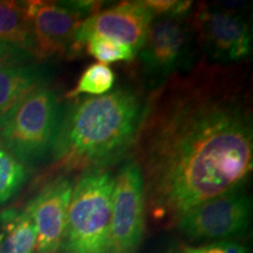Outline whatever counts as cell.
<instances>
[{"label":"cell","instance_id":"cell-16","mask_svg":"<svg viewBox=\"0 0 253 253\" xmlns=\"http://www.w3.org/2000/svg\"><path fill=\"white\" fill-rule=\"evenodd\" d=\"M26 179L24 164L0 144V205L17 194Z\"/></svg>","mask_w":253,"mask_h":253},{"label":"cell","instance_id":"cell-13","mask_svg":"<svg viewBox=\"0 0 253 253\" xmlns=\"http://www.w3.org/2000/svg\"><path fill=\"white\" fill-rule=\"evenodd\" d=\"M37 230L26 210L8 209L0 216V253H33Z\"/></svg>","mask_w":253,"mask_h":253},{"label":"cell","instance_id":"cell-6","mask_svg":"<svg viewBox=\"0 0 253 253\" xmlns=\"http://www.w3.org/2000/svg\"><path fill=\"white\" fill-rule=\"evenodd\" d=\"M145 208L141 170L129 160L114 177L109 253H137L144 235Z\"/></svg>","mask_w":253,"mask_h":253},{"label":"cell","instance_id":"cell-20","mask_svg":"<svg viewBox=\"0 0 253 253\" xmlns=\"http://www.w3.org/2000/svg\"><path fill=\"white\" fill-rule=\"evenodd\" d=\"M184 253H226L224 242H214L201 246L182 245Z\"/></svg>","mask_w":253,"mask_h":253},{"label":"cell","instance_id":"cell-3","mask_svg":"<svg viewBox=\"0 0 253 253\" xmlns=\"http://www.w3.org/2000/svg\"><path fill=\"white\" fill-rule=\"evenodd\" d=\"M114 177L106 169L82 173L73 186L60 253H109Z\"/></svg>","mask_w":253,"mask_h":253},{"label":"cell","instance_id":"cell-10","mask_svg":"<svg viewBox=\"0 0 253 253\" xmlns=\"http://www.w3.org/2000/svg\"><path fill=\"white\" fill-rule=\"evenodd\" d=\"M26 2L33 32L34 58H61L77 53L75 32L84 15L63 2Z\"/></svg>","mask_w":253,"mask_h":253},{"label":"cell","instance_id":"cell-1","mask_svg":"<svg viewBox=\"0 0 253 253\" xmlns=\"http://www.w3.org/2000/svg\"><path fill=\"white\" fill-rule=\"evenodd\" d=\"M250 94L238 69L207 61L155 89L132 145L153 219L175 226L197 205L245 188L253 168Z\"/></svg>","mask_w":253,"mask_h":253},{"label":"cell","instance_id":"cell-8","mask_svg":"<svg viewBox=\"0 0 253 253\" xmlns=\"http://www.w3.org/2000/svg\"><path fill=\"white\" fill-rule=\"evenodd\" d=\"M194 28L210 62L229 65L251 54V27L248 20L235 11L213 5L198 6Z\"/></svg>","mask_w":253,"mask_h":253},{"label":"cell","instance_id":"cell-5","mask_svg":"<svg viewBox=\"0 0 253 253\" xmlns=\"http://www.w3.org/2000/svg\"><path fill=\"white\" fill-rule=\"evenodd\" d=\"M251 219V197L240 189L197 205L175 226L191 242L214 243L243 236L249 231Z\"/></svg>","mask_w":253,"mask_h":253},{"label":"cell","instance_id":"cell-12","mask_svg":"<svg viewBox=\"0 0 253 253\" xmlns=\"http://www.w3.org/2000/svg\"><path fill=\"white\" fill-rule=\"evenodd\" d=\"M46 68L21 65L0 68V125L15 106L38 88L48 84Z\"/></svg>","mask_w":253,"mask_h":253},{"label":"cell","instance_id":"cell-17","mask_svg":"<svg viewBox=\"0 0 253 253\" xmlns=\"http://www.w3.org/2000/svg\"><path fill=\"white\" fill-rule=\"evenodd\" d=\"M84 47L87 48L88 54L104 65L119 61H131L136 54L130 46L104 37L89 38L84 43Z\"/></svg>","mask_w":253,"mask_h":253},{"label":"cell","instance_id":"cell-7","mask_svg":"<svg viewBox=\"0 0 253 253\" xmlns=\"http://www.w3.org/2000/svg\"><path fill=\"white\" fill-rule=\"evenodd\" d=\"M190 45L191 32L183 18L154 19L137 52L144 77L161 86L173 74L191 67Z\"/></svg>","mask_w":253,"mask_h":253},{"label":"cell","instance_id":"cell-19","mask_svg":"<svg viewBox=\"0 0 253 253\" xmlns=\"http://www.w3.org/2000/svg\"><path fill=\"white\" fill-rule=\"evenodd\" d=\"M32 58L33 56L30 53L0 40V68L27 65Z\"/></svg>","mask_w":253,"mask_h":253},{"label":"cell","instance_id":"cell-22","mask_svg":"<svg viewBox=\"0 0 253 253\" xmlns=\"http://www.w3.org/2000/svg\"><path fill=\"white\" fill-rule=\"evenodd\" d=\"M160 253H184V251H183L182 245L171 244V245L167 246L166 249H163Z\"/></svg>","mask_w":253,"mask_h":253},{"label":"cell","instance_id":"cell-9","mask_svg":"<svg viewBox=\"0 0 253 253\" xmlns=\"http://www.w3.org/2000/svg\"><path fill=\"white\" fill-rule=\"evenodd\" d=\"M155 15L144 1H125L89 15L75 32V49L84 48L91 37H104L140 50Z\"/></svg>","mask_w":253,"mask_h":253},{"label":"cell","instance_id":"cell-4","mask_svg":"<svg viewBox=\"0 0 253 253\" xmlns=\"http://www.w3.org/2000/svg\"><path fill=\"white\" fill-rule=\"evenodd\" d=\"M58 91L38 88L0 125V144L21 163L41 161L52 151L62 115Z\"/></svg>","mask_w":253,"mask_h":253},{"label":"cell","instance_id":"cell-21","mask_svg":"<svg viewBox=\"0 0 253 253\" xmlns=\"http://www.w3.org/2000/svg\"><path fill=\"white\" fill-rule=\"evenodd\" d=\"M224 246L226 253H248L246 246L236 240H224Z\"/></svg>","mask_w":253,"mask_h":253},{"label":"cell","instance_id":"cell-14","mask_svg":"<svg viewBox=\"0 0 253 253\" xmlns=\"http://www.w3.org/2000/svg\"><path fill=\"white\" fill-rule=\"evenodd\" d=\"M0 40L19 47L34 58L33 32L26 1H0Z\"/></svg>","mask_w":253,"mask_h":253},{"label":"cell","instance_id":"cell-2","mask_svg":"<svg viewBox=\"0 0 253 253\" xmlns=\"http://www.w3.org/2000/svg\"><path fill=\"white\" fill-rule=\"evenodd\" d=\"M143 110L140 96L126 87L75 100L62 110L53 160L84 171L119 162L134 145Z\"/></svg>","mask_w":253,"mask_h":253},{"label":"cell","instance_id":"cell-15","mask_svg":"<svg viewBox=\"0 0 253 253\" xmlns=\"http://www.w3.org/2000/svg\"><path fill=\"white\" fill-rule=\"evenodd\" d=\"M116 81V74L113 68L104 63H91L84 69L79 79L77 86L66 94V99H77L81 95L100 96L109 93Z\"/></svg>","mask_w":253,"mask_h":253},{"label":"cell","instance_id":"cell-11","mask_svg":"<svg viewBox=\"0 0 253 253\" xmlns=\"http://www.w3.org/2000/svg\"><path fill=\"white\" fill-rule=\"evenodd\" d=\"M73 183L65 176L53 179L26 205L37 230L36 253H58L67 225Z\"/></svg>","mask_w":253,"mask_h":253},{"label":"cell","instance_id":"cell-23","mask_svg":"<svg viewBox=\"0 0 253 253\" xmlns=\"http://www.w3.org/2000/svg\"><path fill=\"white\" fill-rule=\"evenodd\" d=\"M33 253H36V252H33Z\"/></svg>","mask_w":253,"mask_h":253},{"label":"cell","instance_id":"cell-18","mask_svg":"<svg viewBox=\"0 0 253 253\" xmlns=\"http://www.w3.org/2000/svg\"><path fill=\"white\" fill-rule=\"evenodd\" d=\"M144 2L151 9L155 17L183 18L192 7L191 1L177 0H147Z\"/></svg>","mask_w":253,"mask_h":253}]
</instances>
